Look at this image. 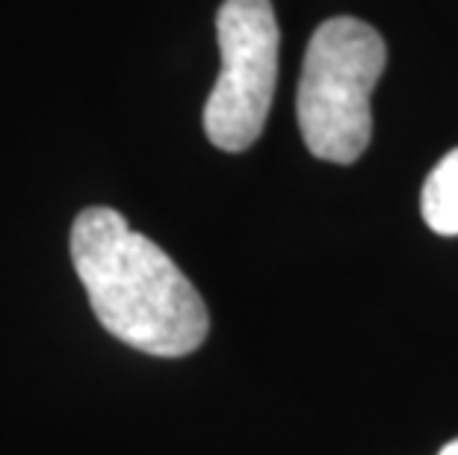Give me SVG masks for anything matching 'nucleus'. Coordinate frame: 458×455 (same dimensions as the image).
Segmentation results:
<instances>
[{
  "mask_svg": "<svg viewBox=\"0 0 458 455\" xmlns=\"http://www.w3.org/2000/svg\"><path fill=\"white\" fill-rule=\"evenodd\" d=\"M72 260L98 323L145 355L183 358L210 332L204 299L178 264L113 207H86L72 225Z\"/></svg>",
  "mask_w": 458,
  "mask_h": 455,
  "instance_id": "1",
  "label": "nucleus"
},
{
  "mask_svg": "<svg viewBox=\"0 0 458 455\" xmlns=\"http://www.w3.org/2000/svg\"><path fill=\"white\" fill-rule=\"evenodd\" d=\"M387 47L358 18H328L310 36L299 77L296 119L308 151L328 163H355L373 137L369 98Z\"/></svg>",
  "mask_w": 458,
  "mask_h": 455,
  "instance_id": "2",
  "label": "nucleus"
},
{
  "mask_svg": "<svg viewBox=\"0 0 458 455\" xmlns=\"http://www.w3.org/2000/svg\"><path fill=\"white\" fill-rule=\"evenodd\" d=\"M222 72L204 104V133L222 151L251 148L278 80L281 33L269 0H225L216 15Z\"/></svg>",
  "mask_w": 458,
  "mask_h": 455,
  "instance_id": "3",
  "label": "nucleus"
},
{
  "mask_svg": "<svg viewBox=\"0 0 458 455\" xmlns=\"http://www.w3.org/2000/svg\"><path fill=\"white\" fill-rule=\"evenodd\" d=\"M426 225L441 237H458V148L428 172L420 192Z\"/></svg>",
  "mask_w": 458,
  "mask_h": 455,
  "instance_id": "4",
  "label": "nucleus"
},
{
  "mask_svg": "<svg viewBox=\"0 0 458 455\" xmlns=\"http://www.w3.org/2000/svg\"><path fill=\"white\" fill-rule=\"evenodd\" d=\"M437 455H458V438L453 441V443H446V447L437 452Z\"/></svg>",
  "mask_w": 458,
  "mask_h": 455,
  "instance_id": "5",
  "label": "nucleus"
}]
</instances>
